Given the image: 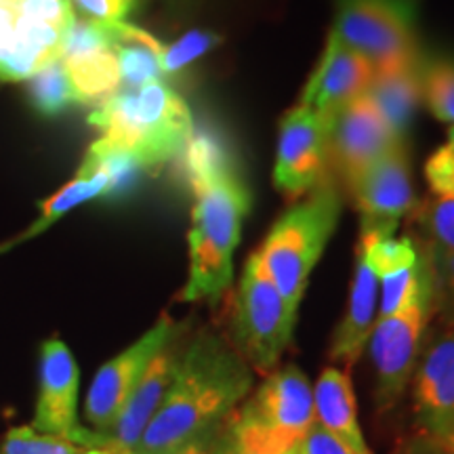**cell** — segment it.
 <instances>
[{
    "label": "cell",
    "mask_w": 454,
    "mask_h": 454,
    "mask_svg": "<svg viewBox=\"0 0 454 454\" xmlns=\"http://www.w3.org/2000/svg\"><path fill=\"white\" fill-rule=\"evenodd\" d=\"M184 152L196 202L187 236L190 274L179 297L190 303L217 301L234 280V253L251 194L213 137L194 133Z\"/></svg>",
    "instance_id": "obj_1"
},
{
    "label": "cell",
    "mask_w": 454,
    "mask_h": 454,
    "mask_svg": "<svg viewBox=\"0 0 454 454\" xmlns=\"http://www.w3.org/2000/svg\"><path fill=\"white\" fill-rule=\"evenodd\" d=\"M251 387L247 360L221 337L200 334L181 354L173 383L133 454H154L207 435Z\"/></svg>",
    "instance_id": "obj_2"
},
{
    "label": "cell",
    "mask_w": 454,
    "mask_h": 454,
    "mask_svg": "<svg viewBox=\"0 0 454 454\" xmlns=\"http://www.w3.org/2000/svg\"><path fill=\"white\" fill-rule=\"evenodd\" d=\"M89 122L141 168L168 162L194 135L190 107L162 78L139 87H121L98 106Z\"/></svg>",
    "instance_id": "obj_3"
},
{
    "label": "cell",
    "mask_w": 454,
    "mask_h": 454,
    "mask_svg": "<svg viewBox=\"0 0 454 454\" xmlns=\"http://www.w3.org/2000/svg\"><path fill=\"white\" fill-rule=\"evenodd\" d=\"M340 196L331 181H320L303 202L276 221L257 254L265 271L297 314L311 271L334 234Z\"/></svg>",
    "instance_id": "obj_4"
},
{
    "label": "cell",
    "mask_w": 454,
    "mask_h": 454,
    "mask_svg": "<svg viewBox=\"0 0 454 454\" xmlns=\"http://www.w3.org/2000/svg\"><path fill=\"white\" fill-rule=\"evenodd\" d=\"M74 24L72 0H0V81H30L64 59Z\"/></svg>",
    "instance_id": "obj_5"
},
{
    "label": "cell",
    "mask_w": 454,
    "mask_h": 454,
    "mask_svg": "<svg viewBox=\"0 0 454 454\" xmlns=\"http://www.w3.org/2000/svg\"><path fill=\"white\" fill-rule=\"evenodd\" d=\"M294 322L297 314L253 253L244 265L231 311L234 349L254 371L271 372L291 345Z\"/></svg>",
    "instance_id": "obj_6"
},
{
    "label": "cell",
    "mask_w": 454,
    "mask_h": 454,
    "mask_svg": "<svg viewBox=\"0 0 454 454\" xmlns=\"http://www.w3.org/2000/svg\"><path fill=\"white\" fill-rule=\"evenodd\" d=\"M414 20V0H339L333 34L374 72H395L421 64Z\"/></svg>",
    "instance_id": "obj_7"
},
{
    "label": "cell",
    "mask_w": 454,
    "mask_h": 454,
    "mask_svg": "<svg viewBox=\"0 0 454 454\" xmlns=\"http://www.w3.org/2000/svg\"><path fill=\"white\" fill-rule=\"evenodd\" d=\"M435 299H423L400 314L379 317L368 345L377 372V406L391 411L411 383L414 366L421 356L425 331Z\"/></svg>",
    "instance_id": "obj_8"
},
{
    "label": "cell",
    "mask_w": 454,
    "mask_h": 454,
    "mask_svg": "<svg viewBox=\"0 0 454 454\" xmlns=\"http://www.w3.org/2000/svg\"><path fill=\"white\" fill-rule=\"evenodd\" d=\"M78 383H81V371L67 345L59 339L44 340L41 356V391H38L32 427L41 434L70 440L87 450L101 448L106 435L78 423Z\"/></svg>",
    "instance_id": "obj_9"
},
{
    "label": "cell",
    "mask_w": 454,
    "mask_h": 454,
    "mask_svg": "<svg viewBox=\"0 0 454 454\" xmlns=\"http://www.w3.org/2000/svg\"><path fill=\"white\" fill-rule=\"evenodd\" d=\"M173 334L175 322L170 317H160L133 345H129L127 349L99 368L93 383H90L87 406H84L90 429L99 431L104 435L112 429L118 412L122 411L124 402L129 400L133 389L137 387L139 379L144 377L152 357L167 348L170 340L175 339Z\"/></svg>",
    "instance_id": "obj_10"
},
{
    "label": "cell",
    "mask_w": 454,
    "mask_h": 454,
    "mask_svg": "<svg viewBox=\"0 0 454 454\" xmlns=\"http://www.w3.org/2000/svg\"><path fill=\"white\" fill-rule=\"evenodd\" d=\"M349 190L360 211V234H374L379 238L394 236L400 219L417 204L404 141L377 158L349 185Z\"/></svg>",
    "instance_id": "obj_11"
},
{
    "label": "cell",
    "mask_w": 454,
    "mask_h": 454,
    "mask_svg": "<svg viewBox=\"0 0 454 454\" xmlns=\"http://www.w3.org/2000/svg\"><path fill=\"white\" fill-rule=\"evenodd\" d=\"M411 381L417 431L442 440L454 425V317L423 340Z\"/></svg>",
    "instance_id": "obj_12"
},
{
    "label": "cell",
    "mask_w": 454,
    "mask_h": 454,
    "mask_svg": "<svg viewBox=\"0 0 454 454\" xmlns=\"http://www.w3.org/2000/svg\"><path fill=\"white\" fill-rule=\"evenodd\" d=\"M328 122L308 107H293L280 122L274 185L286 198L309 194L322 181L328 158Z\"/></svg>",
    "instance_id": "obj_13"
},
{
    "label": "cell",
    "mask_w": 454,
    "mask_h": 454,
    "mask_svg": "<svg viewBox=\"0 0 454 454\" xmlns=\"http://www.w3.org/2000/svg\"><path fill=\"white\" fill-rule=\"evenodd\" d=\"M400 141L404 137L391 130L366 95L340 107L328 122V158L348 185Z\"/></svg>",
    "instance_id": "obj_14"
},
{
    "label": "cell",
    "mask_w": 454,
    "mask_h": 454,
    "mask_svg": "<svg viewBox=\"0 0 454 454\" xmlns=\"http://www.w3.org/2000/svg\"><path fill=\"white\" fill-rule=\"evenodd\" d=\"M61 64L66 67L76 104L99 106L122 87L110 24L76 20Z\"/></svg>",
    "instance_id": "obj_15"
},
{
    "label": "cell",
    "mask_w": 454,
    "mask_h": 454,
    "mask_svg": "<svg viewBox=\"0 0 454 454\" xmlns=\"http://www.w3.org/2000/svg\"><path fill=\"white\" fill-rule=\"evenodd\" d=\"M240 412L280 438L303 444L305 434L316 423L314 385L299 366H284L261 383L257 394Z\"/></svg>",
    "instance_id": "obj_16"
},
{
    "label": "cell",
    "mask_w": 454,
    "mask_h": 454,
    "mask_svg": "<svg viewBox=\"0 0 454 454\" xmlns=\"http://www.w3.org/2000/svg\"><path fill=\"white\" fill-rule=\"evenodd\" d=\"M374 76L372 66L362 55L351 51L331 32L328 36L325 57L320 66L311 74L308 87L303 90L301 104L317 116L331 118L340 107L366 95Z\"/></svg>",
    "instance_id": "obj_17"
},
{
    "label": "cell",
    "mask_w": 454,
    "mask_h": 454,
    "mask_svg": "<svg viewBox=\"0 0 454 454\" xmlns=\"http://www.w3.org/2000/svg\"><path fill=\"white\" fill-rule=\"evenodd\" d=\"M179 360L181 354L173 348V340L152 357L144 377L139 379L137 387L124 402L112 429L106 434V442L101 448H106L112 454H133L139 440L144 438L147 425L160 408L170 383H173Z\"/></svg>",
    "instance_id": "obj_18"
},
{
    "label": "cell",
    "mask_w": 454,
    "mask_h": 454,
    "mask_svg": "<svg viewBox=\"0 0 454 454\" xmlns=\"http://www.w3.org/2000/svg\"><path fill=\"white\" fill-rule=\"evenodd\" d=\"M379 320V276L371 259L368 240L360 236L356 248L354 280L349 288L348 309L333 334L331 360L343 364L345 371L360 360L368 339Z\"/></svg>",
    "instance_id": "obj_19"
},
{
    "label": "cell",
    "mask_w": 454,
    "mask_h": 454,
    "mask_svg": "<svg viewBox=\"0 0 454 454\" xmlns=\"http://www.w3.org/2000/svg\"><path fill=\"white\" fill-rule=\"evenodd\" d=\"M316 423L334 435L340 444L354 454H372L368 448L360 421H357V402L351 385L349 371L326 368L314 385Z\"/></svg>",
    "instance_id": "obj_20"
},
{
    "label": "cell",
    "mask_w": 454,
    "mask_h": 454,
    "mask_svg": "<svg viewBox=\"0 0 454 454\" xmlns=\"http://www.w3.org/2000/svg\"><path fill=\"white\" fill-rule=\"evenodd\" d=\"M421 64L395 72H374L371 87L366 90V98L400 137H404L408 124L423 99Z\"/></svg>",
    "instance_id": "obj_21"
},
{
    "label": "cell",
    "mask_w": 454,
    "mask_h": 454,
    "mask_svg": "<svg viewBox=\"0 0 454 454\" xmlns=\"http://www.w3.org/2000/svg\"><path fill=\"white\" fill-rule=\"evenodd\" d=\"M110 30L116 43L122 87H139L144 82L162 78L160 53L164 44L160 41L124 21H114Z\"/></svg>",
    "instance_id": "obj_22"
},
{
    "label": "cell",
    "mask_w": 454,
    "mask_h": 454,
    "mask_svg": "<svg viewBox=\"0 0 454 454\" xmlns=\"http://www.w3.org/2000/svg\"><path fill=\"white\" fill-rule=\"evenodd\" d=\"M412 219L429 253H454V196H434L414 204Z\"/></svg>",
    "instance_id": "obj_23"
},
{
    "label": "cell",
    "mask_w": 454,
    "mask_h": 454,
    "mask_svg": "<svg viewBox=\"0 0 454 454\" xmlns=\"http://www.w3.org/2000/svg\"><path fill=\"white\" fill-rule=\"evenodd\" d=\"M423 99L431 114L442 122L454 127V59L423 61L421 64Z\"/></svg>",
    "instance_id": "obj_24"
},
{
    "label": "cell",
    "mask_w": 454,
    "mask_h": 454,
    "mask_svg": "<svg viewBox=\"0 0 454 454\" xmlns=\"http://www.w3.org/2000/svg\"><path fill=\"white\" fill-rule=\"evenodd\" d=\"M30 93L36 110L44 116H57L72 104H76L72 84L67 81L66 67L61 61L34 74L30 78Z\"/></svg>",
    "instance_id": "obj_25"
},
{
    "label": "cell",
    "mask_w": 454,
    "mask_h": 454,
    "mask_svg": "<svg viewBox=\"0 0 454 454\" xmlns=\"http://www.w3.org/2000/svg\"><path fill=\"white\" fill-rule=\"evenodd\" d=\"M231 446L236 454H301V444L280 438L244 412L238 414L234 423Z\"/></svg>",
    "instance_id": "obj_26"
},
{
    "label": "cell",
    "mask_w": 454,
    "mask_h": 454,
    "mask_svg": "<svg viewBox=\"0 0 454 454\" xmlns=\"http://www.w3.org/2000/svg\"><path fill=\"white\" fill-rule=\"evenodd\" d=\"M87 448L34 427H13L0 442V454H82Z\"/></svg>",
    "instance_id": "obj_27"
},
{
    "label": "cell",
    "mask_w": 454,
    "mask_h": 454,
    "mask_svg": "<svg viewBox=\"0 0 454 454\" xmlns=\"http://www.w3.org/2000/svg\"><path fill=\"white\" fill-rule=\"evenodd\" d=\"M219 43L221 38L211 32H190L184 38H179L177 43L168 44V47L164 44L160 53L162 74H175L184 70L185 66H190L198 57L208 53Z\"/></svg>",
    "instance_id": "obj_28"
},
{
    "label": "cell",
    "mask_w": 454,
    "mask_h": 454,
    "mask_svg": "<svg viewBox=\"0 0 454 454\" xmlns=\"http://www.w3.org/2000/svg\"><path fill=\"white\" fill-rule=\"evenodd\" d=\"M425 177L435 196H454V127L446 144L425 164Z\"/></svg>",
    "instance_id": "obj_29"
},
{
    "label": "cell",
    "mask_w": 454,
    "mask_h": 454,
    "mask_svg": "<svg viewBox=\"0 0 454 454\" xmlns=\"http://www.w3.org/2000/svg\"><path fill=\"white\" fill-rule=\"evenodd\" d=\"M431 271H434L435 305L448 311V317H454V253H429Z\"/></svg>",
    "instance_id": "obj_30"
},
{
    "label": "cell",
    "mask_w": 454,
    "mask_h": 454,
    "mask_svg": "<svg viewBox=\"0 0 454 454\" xmlns=\"http://www.w3.org/2000/svg\"><path fill=\"white\" fill-rule=\"evenodd\" d=\"M74 3L90 21H101V24L122 21L133 7V0H74Z\"/></svg>",
    "instance_id": "obj_31"
},
{
    "label": "cell",
    "mask_w": 454,
    "mask_h": 454,
    "mask_svg": "<svg viewBox=\"0 0 454 454\" xmlns=\"http://www.w3.org/2000/svg\"><path fill=\"white\" fill-rule=\"evenodd\" d=\"M303 454H354L348 446H343L334 435L328 434L325 427L314 423L311 429L305 434L303 444H301Z\"/></svg>",
    "instance_id": "obj_32"
},
{
    "label": "cell",
    "mask_w": 454,
    "mask_h": 454,
    "mask_svg": "<svg viewBox=\"0 0 454 454\" xmlns=\"http://www.w3.org/2000/svg\"><path fill=\"white\" fill-rule=\"evenodd\" d=\"M394 454H454V452L442 446L438 440L429 438V435H423L417 431V435H412V438L402 440L394 450Z\"/></svg>",
    "instance_id": "obj_33"
},
{
    "label": "cell",
    "mask_w": 454,
    "mask_h": 454,
    "mask_svg": "<svg viewBox=\"0 0 454 454\" xmlns=\"http://www.w3.org/2000/svg\"><path fill=\"white\" fill-rule=\"evenodd\" d=\"M154 454H213V446L207 440V435H200V438L187 440L184 444L164 448V450Z\"/></svg>",
    "instance_id": "obj_34"
},
{
    "label": "cell",
    "mask_w": 454,
    "mask_h": 454,
    "mask_svg": "<svg viewBox=\"0 0 454 454\" xmlns=\"http://www.w3.org/2000/svg\"><path fill=\"white\" fill-rule=\"evenodd\" d=\"M438 442H440V444L444 446V448H448V450L454 452V425H452V429L448 431V434L444 435V438L438 440Z\"/></svg>",
    "instance_id": "obj_35"
},
{
    "label": "cell",
    "mask_w": 454,
    "mask_h": 454,
    "mask_svg": "<svg viewBox=\"0 0 454 454\" xmlns=\"http://www.w3.org/2000/svg\"><path fill=\"white\" fill-rule=\"evenodd\" d=\"M213 454H236V450H234V446H231V442H230V444H225V446L217 448V450H213Z\"/></svg>",
    "instance_id": "obj_36"
},
{
    "label": "cell",
    "mask_w": 454,
    "mask_h": 454,
    "mask_svg": "<svg viewBox=\"0 0 454 454\" xmlns=\"http://www.w3.org/2000/svg\"><path fill=\"white\" fill-rule=\"evenodd\" d=\"M84 454H112V452H107L106 448H89V450H84Z\"/></svg>",
    "instance_id": "obj_37"
},
{
    "label": "cell",
    "mask_w": 454,
    "mask_h": 454,
    "mask_svg": "<svg viewBox=\"0 0 454 454\" xmlns=\"http://www.w3.org/2000/svg\"><path fill=\"white\" fill-rule=\"evenodd\" d=\"M301 454H303V452H301Z\"/></svg>",
    "instance_id": "obj_38"
},
{
    "label": "cell",
    "mask_w": 454,
    "mask_h": 454,
    "mask_svg": "<svg viewBox=\"0 0 454 454\" xmlns=\"http://www.w3.org/2000/svg\"><path fill=\"white\" fill-rule=\"evenodd\" d=\"M82 454H84V452H82Z\"/></svg>",
    "instance_id": "obj_39"
}]
</instances>
